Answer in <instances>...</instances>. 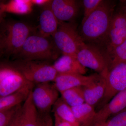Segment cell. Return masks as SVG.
Listing matches in <instances>:
<instances>
[{
	"label": "cell",
	"instance_id": "23",
	"mask_svg": "<svg viewBox=\"0 0 126 126\" xmlns=\"http://www.w3.org/2000/svg\"><path fill=\"white\" fill-rule=\"evenodd\" d=\"M108 59V71L119 63L126 61V40L115 48Z\"/></svg>",
	"mask_w": 126,
	"mask_h": 126
},
{
	"label": "cell",
	"instance_id": "11",
	"mask_svg": "<svg viewBox=\"0 0 126 126\" xmlns=\"http://www.w3.org/2000/svg\"><path fill=\"white\" fill-rule=\"evenodd\" d=\"M126 108V88L118 93L97 111H96L92 126L106 122Z\"/></svg>",
	"mask_w": 126,
	"mask_h": 126
},
{
	"label": "cell",
	"instance_id": "20",
	"mask_svg": "<svg viewBox=\"0 0 126 126\" xmlns=\"http://www.w3.org/2000/svg\"><path fill=\"white\" fill-rule=\"evenodd\" d=\"M72 108L79 126H92L96 113L94 107L85 103Z\"/></svg>",
	"mask_w": 126,
	"mask_h": 126
},
{
	"label": "cell",
	"instance_id": "1",
	"mask_svg": "<svg viewBox=\"0 0 126 126\" xmlns=\"http://www.w3.org/2000/svg\"><path fill=\"white\" fill-rule=\"evenodd\" d=\"M115 7L114 1L103 0L95 11L82 21L79 34L85 43L104 50Z\"/></svg>",
	"mask_w": 126,
	"mask_h": 126
},
{
	"label": "cell",
	"instance_id": "33",
	"mask_svg": "<svg viewBox=\"0 0 126 126\" xmlns=\"http://www.w3.org/2000/svg\"></svg>",
	"mask_w": 126,
	"mask_h": 126
},
{
	"label": "cell",
	"instance_id": "2",
	"mask_svg": "<svg viewBox=\"0 0 126 126\" xmlns=\"http://www.w3.org/2000/svg\"><path fill=\"white\" fill-rule=\"evenodd\" d=\"M32 29L28 25L20 21H2L0 32L1 55L15 56L20 51Z\"/></svg>",
	"mask_w": 126,
	"mask_h": 126
},
{
	"label": "cell",
	"instance_id": "15",
	"mask_svg": "<svg viewBox=\"0 0 126 126\" xmlns=\"http://www.w3.org/2000/svg\"><path fill=\"white\" fill-rule=\"evenodd\" d=\"M32 90L22 105L20 126H43V116L39 113L34 104Z\"/></svg>",
	"mask_w": 126,
	"mask_h": 126
},
{
	"label": "cell",
	"instance_id": "13",
	"mask_svg": "<svg viewBox=\"0 0 126 126\" xmlns=\"http://www.w3.org/2000/svg\"><path fill=\"white\" fill-rule=\"evenodd\" d=\"M107 87L106 78L99 74L94 81L83 87L86 103L94 107L103 98Z\"/></svg>",
	"mask_w": 126,
	"mask_h": 126
},
{
	"label": "cell",
	"instance_id": "19",
	"mask_svg": "<svg viewBox=\"0 0 126 126\" xmlns=\"http://www.w3.org/2000/svg\"><path fill=\"white\" fill-rule=\"evenodd\" d=\"M33 5L31 0H12L6 3H1L0 12L1 15L5 12L27 15L32 11Z\"/></svg>",
	"mask_w": 126,
	"mask_h": 126
},
{
	"label": "cell",
	"instance_id": "9",
	"mask_svg": "<svg viewBox=\"0 0 126 126\" xmlns=\"http://www.w3.org/2000/svg\"><path fill=\"white\" fill-rule=\"evenodd\" d=\"M126 40V17L120 8L113 16L104 47L108 58L116 47Z\"/></svg>",
	"mask_w": 126,
	"mask_h": 126
},
{
	"label": "cell",
	"instance_id": "31",
	"mask_svg": "<svg viewBox=\"0 0 126 126\" xmlns=\"http://www.w3.org/2000/svg\"><path fill=\"white\" fill-rule=\"evenodd\" d=\"M120 9L124 12L126 19V1H122Z\"/></svg>",
	"mask_w": 126,
	"mask_h": 126
},
{
	"label": "cell",
	"instance_id": "25",
	"mask_svg": "<svg viewBox=\"0 0 126 126\" xmlns=\"http://www.w3.org/2000/svg\"><path fill=\"white\" fill-rule=\"evenodd\" d=\"M103 1V0H84V16L82 20L86 19L95 11Z\"/></svg>",
	"mask_w": 126,
	"mask_h": 126
},
{
	"label": "cell",
	"instance_id": "24",
	"mask_svg": "<svg viewBox=\"0 0 126 126\" xmlns=\"http://www.w3.org/2000/svg\"><path fill=\"white\" fill-rule=\"evenodd\" d=\"M22 106L20 104L12 108L0 111V126H8Z\"/></svg>",
	"mask_w": 126,
	"mask_h": 126
},
{
	"label": "cell",
	"instance_id": "16",
	"mask_svg": "<svg viewBox=\"0 0 126 126\" xmlns=\"http://www.w3.org/2000/svg\"><path fill=\"white\" fill-rule=\"evenodd\" d=\"M50 2L44 6L40 16L38 34L46 37L53 36L59 24L51 9Z\"/></svg>",
	"mask_w": 126,
	"mask_h": 126
},
{
	"label": "cell",
	"instance_id": "6",
	"mask_svg": "<svg viewBox=\"0 0 126 126\" xmlns=\"http://www.w3.org/2000/svg\"><path fill=\"white\" fill-rule=\"evenodd\" d=\"M35 85L27 80L10 63H1L0 67V97L13 93L26 86Z\"/></svg>",
	"mask_w": 126,
	"mask_h": 126
},
{
	"label": "cell",
	"instance_id": "27",
	"mask_svg": "<svg viewBox=\"0 0 126 126\" xmlns=\"http://www.w3.org/2000/svg\"><path fill=\"white\" fill-rule=\"evenodd\" d=\"M22 107L18 110L16 114L12 120L9 125L7 126H20V116Z\"/></svg>",
	"mask_w": 126,
	"mask_h": 126
},
{
	"label": "cell",
	"instance_id": "12",
	"mask_svg": "<svg viewBox=\"0 0 126 126\" xmlns=\"http://www.w3.org/2000/svg\"><path fill=\"white\" fill-rule=\"evenodd\" d=\"M99 74L85 76L78 74L58 73L53 84L60 93L72 88L86 86L94 81Z\"/></svg>",
	"mask_w": 126,
	"mask_h": 126
},
{
	"label": "cell",
	"instance_id": "10",
	"mask_svg": "<svg viewBox=\"0 0 126 126\" xmlns=\"http://www.w3.org/2000/svg\"><path fill=\"white\" fill-rule=\"evenodd\" d=\"M59 93L53 83L46 82L36 84L32 91V96L40 114L49 113L52 107L59 99Z\"/></svg>",
	"mask_w": 126,
	"mask_h": 126
},
{
	"label": "cell",
	"instance_id": "14",
	"mask_svg": "<svg viewBox=\"0 0 126 126\" xmlns=\"http://www.w3.org/2000/svg\"><path fill=\"white\" fill-rule=\"evenodd\" d=\"M52 11L59 21L71 22L78 14L79 4L74 0H54L50 3Z\"/></svg>",
	"mask_w": 126,
	"mask_h": 126
},
{
	"label": "cell",
	"instance_id": "17",
	"mask_svg": "<svg viewBox=\"0 0 126 126\" xmlns=\"http://www.w3.org/2000/svg\"><path fill=\"white\" fill-rule=\"evenodd\" d=\"M59 74H78L84 75L87 69L79 62L77 57L63 54L53 64Z\"/></svg>",
	"mask_w": 126,
	"mask_h": 126
},
{
	"label": "cell",
	"instance_id": "29",
	"mask_svg": "<svg viewBox=\"0 0 126 126\" xmlns=\"http://www.w3.org/2000/svg\"><path fill=\"white\" fill-rule=\"evenodd\" d=\"M43 117L44 126H53L52 119L49 113L43 115Z\"/></svg>",
	"mask_w": 126,
	"mask_h": 126
},
{
	"label": "cell",
	"instance_id": "22",
	"mask_svg": "<svg viewBox=\"0 0 126 126\" xmlns=\"http://www.w3.org/2000/svg\"><path fill=\"white\" fill-rule=\"evenodd\" d=\"M60 93L62 99L72 108L86 103L83 87L72 88Z\"/></svg>",
	"mask_w": 126,
	"mask_h": 126
},
{
	"label": "cell",
	"instance_id": "5",
	"mask_svg": "<svg viewBox=\"0 0 126 126\" xmlns=\"http://www.w3.org/2000/svg\"><path fill=\"white\" fill-rule=\"evenodd\" d=\"M52 36L55 44L61 53L75 57L86 44L77 26L72 22L59 21L58 29Z\"/></svg>",
	"mask_w": 126,
	"mask_h": 126
},
{
	"label": "cell",
	"instance_id": "28",
	"mask_svg": "<svg viewBox=\"0 0 126 126\" xmlns=\"http://www.w3.org/2000/svg\"><path fill=\"white\" fill-rule=\"evenodd\" d=\"M54 116L55 118L54 126H74L69 123L61 119L55 114H54Z\"/></svg>",
	"mask_w": 126,
	"mask_h": 126
},
{
	"label": "cell",
	"instance_id": "26",
	"mask_svg": "<svg viewBox=\"0 0 126 126\" xmlns=\"http://www.w3.org/2000/svg\"><path fill=\"white\" fill-rule=\"evenodd\" d=\"M107 126H126V108L106 122Z\"/></svg>",
	"mask_w": 126,
	"mask_h": 126
},
{
	"label": "cell",
	"instance_id": "21",
	"mask_svg": "<svg viewBox=\"0 0 126 126\" xmlns=\"http://www.w3.org/2000/svg\"><path fill=\"white\" fill-rule=\"evenodd\" d=\"M52 111L61 119L69 123L74 126H80L75 117L72 108L62 98H59L53 106Z\"/></svg>",
	"mask_w": 126,
	"mask_h": 126
},
{
	"label": "cell",
	"instance_id": "8",
	"mask_svg": "<svg viewBox=\"0 0 126 126\" xmlns=\"http://www.w3.org/2000/svg\"><path fill=\"white\" fill-rule=\"evenodd\" d=\"M102 74L106 78L107 87L103 98L99 103L101 108L118 93L126 88V61L119 63Z\"/></svg>",
	"mask_w": 126,
	"mask_h": 126
},
{
	"label": "cell",
	"instance_id": "32",
	"mask_svg": "<svg viewBox=\"0 0 126 126\" xmlns=\"http://www.w3.org/2000/svg\"><path fill=\"white\" fill-rule=\"evenodd\" d=\"M94 126H107L106 125V122L104 123H101V124H96Z\"/></svg>",
	"mask_w": 126,
	"mask_h": 126
},
{
	"label": "cell",
	"instance_id": "7",
	"mask_svg": "<svg viewBox=\"0 0 126 126\" xmlns=\"http://www.w3.org/2000/svg\"><path fill=\"white\" fill-rule=\"evenodd\" d=\"M77 58L86 68L92 69L101 74L108 70V58L104 50L95 46L86 44L78 52Z\"/></svg>",
	"mask_w": 126,
	"mask_h": 126
},
{
	"label": "cell",
	"instance_id": "3",
	"mask_svg": "<svg viewBox=\"0 0 126 126\" xmlns=\"http://www.w3.org/2000/svg\"><path fill=\"white\" fill-rule=\"evenodd\" d=\"M49 38L38 34L31 35L14 57L26 61H46L57 59L61 52L53 40H50Z\"/></svg>",
	"mask_w": 126,
	"mask_h": 126
},
{
	"label": "cell",
	"instance_id": "30",
	"mask_svg": "<svg viewBox=\"0 0 126 126\" xmlns=\"http://www.w3.org/2000/svg\"><path fill=\"white\" fill-rule=\"evenodd\" d=\"M33 4L39 6H43L48 4L52 0H31Z\"/></svg>",
	"mask_w": 126,
	"mask_h": 126
},
{
	"label": "cell",
	"instance_id": "4",
	"mask_svg": "<svg viewBox=\"0 0 126 126\" xmlns=\"http://www.w3.org/2000/svg\"><path fill=\"white\" fill-rule=\"evenodd\" d=\"M9 63L19 70L27 80L35 85L53 82L58 74L53 64L45 61L16 60Z\"/></svg>",
	"mask_w": 126,
	"mask_h": 126
},
{
	"label": "cell",
	"instance_id": "18",
	"mask_svg": "<svg viewBox=\"0 0 126 126\" xmlns=\"http://www.w3.org/2000/svg\"><path fill=\"white\" fill-rule=\"evenodd\" d=\"M35 85L26 86L13 93L0 97V111L21 104L25 101Z\"/></svg>",
	"mask_w": 126,
	"mask_h": 126
}]
</instances>
